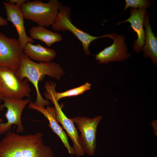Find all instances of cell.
Instances as JSON below:
<instances>
[{
    "mask_svg": "<svg viewBox=\"0 0 157 157\" xmlns=\"http://www.w3.org/2000/svg\"><path fill=\"white\" fill-rule=\"evenodd\" d=\"M19 79L26 78L34 86L36 93V98L33 102L35 106L43 107L50 104L49 101L44 99L41 96L38 87V83L47 75L59 80L65 74L60 65L55 62L35 63L28 58L24 53L22 55L19 66L15 71Z\"/></svg>",
    "mask_w": 157,
    "mask_h": 157,
    "instance_id": "cell-2",
    "label": "cell"
},
{
    "mask_svg": "<svg viewBox=\"0 0 157 157\" xmlns=\"http://www.w3.org/2000/svg\"><path fill=\"white\" fill-rule=\"evenodd\" d=\"M55 91L53 88L48 89L44 93L45 97L50 100L53 104L56 111L57 121L62 125L72 140L73 144V148L75 154L77 157L82 156L84 155L85 153L78 141L79 135L78 132L73 122L64 113L62 107L56 100L54 96Z\"/></svg>",
    "mask_w": 157,
    "mask_h": 157,
    "instance_id": "cell-9",
    "label": "cell"
},
{
    "mask_svg": "<svg viewBox=\"0 0 157 157\" xmlns=\"http://www.w3.org/2000/svg\"><path fill=\"white\" fill-rule=\"evenodd\" d=\"M91 86V83L87 82L81 86L63 92H58L56 91L54 93L55 97L56 100L58 101L62 98L77 96L90 90Z\"/></svg>",
    "mask_w": 157,
    "mask_h": 157,
    "instance_id": "cell-17",
    "label": "cell"
},
{
    "mask_svg": "<svg viewBox=\"0 0 157 157\" xmlns=\"http://www.w3.org/2000/svg\"><path fill=\"white\" fill-rule=\"evenodd\" d=\"M42 136L41 132L21 135L8 132L0 141V157H54Z\"/></svg>",
    "mask_w": 157,
    "mask_h": 157,
    "instance_id": "cell-1",
    "label": "cell"
},
{
    "mask_svg": "<svg viewBox=\"0 0 157 157\" xmlns=\"http://www.w3.org/2000/svg\"><path fill=\"white\" fill-rule=\"evenodd\" d=\"M26 1V0H9L7 2L11 4L17 5L21 6Z\"/></svg>",
    "mask_w": 157,
    "mask_h": 157,
    "instance_id": "cell-19",
    "label": "cell"
},
{
    "mask_svg": "<svg viewBox=\"0 0 157 157\" xmlns=\"http://www.w3.org/2000/svg\"><path fill=\"white\" fill-rule=\"evenodd\" d=\"M7 15L6 19L11 22L15 27L18 35V40L23 49L29 42H34L33 40L26 35L24 25V17L21 9V6L11 4L5 1L2 2Z\"/></svg>",
    "mask_w": 157,
    "mask_h": 157,
    "instance_id": "cell-11",
    "label": "cell"
},
{
    "mask_svg": "<svg viewBox=\"0 0 157 157\" xmlns=\"http://www.w3.org/2000/svg\"><path fill=\"white\" fill-rule=\"evenodd\" d=\"M69 157H73L72 156H69Z\"/></svg>",
    "mask_w": 157,
    "mask_h": 157,
    "instance_id": "cell-22",
    "label": "cell"
},
{
    "mask_svg": "<svg viewBox=\"0 0 157 157\" xmlns=\"http://www.w3.org/2000/svg\"><path fill=\"white\" fill-rule=\"evenodd\" d=\"M146 9H135L131 8L129 14L130 16L127 19L117 24L119 25L123 22H129L131 27L137 35V40L134 41L133 49L136 53L142 50L145 38V32L143 26L144 17L146 12Z\"/></svg>",
    "mask_w": 157,
    "mask_h": 157,
    "instance_id": "cell-13",
    "label": "cell"
},
{
    "mask_svg": "<svg viewBox=\"0 0 157 157\" xmlns=\"http://www.w3.org/2000/svg\"><path fill=\"white\" fill-rule=\"evenodd\" d=\"M29 32L30 38L43 42L48 47L55 42L62 41L63 40L60 33L53 32L42 26H33L29 30Z\"/></svg>",
    "mask_w": 157,
    "mask_h": 157,
    "instance_id": "cell-16",
    "label": "cell"
},
{
    "mask_svg": "<svg viewBox=\"0 0 157 157\" xmlns=\"http://www.w3.org/2000/svg\"><path fill=\"white\" fill-rule=\"evenodd\" d=\"M149 19V15L146 14L143 24L145 28V38L142 50L145 58H150L153 63L157 65V38L152 31Z\"/></svg>",
    "mask_w": 157,
    "mask_h": 157,
    "instance_id": "cell-15",
    "label": "cell"
},
{
    "mask_svg": "<svg viewBox=\"0 0 157 157\" xmlns=\"http://www.w3.org/2000/svg\"><path fill=\"white\" fill-rule=\"evenodd\" d=\"M1 100L4 103L0 106V109L4 107L7 109L5 116L7 122L6 123H0V134L8 131L13 124L17 126L16 132L22 133L24 130L21 117L22 111L26 106L31 102L29 98L25 99H19L1 97Z\"/></svg>",
    "mask_w": 157,
    "mask_h": 157,
    "instance_id": "cell-7",
    "label": "cell"
},
{
    "mask_svg": "<svg viewBox=\"0 0 157 157\" xmlns=\"http://www.w3.org/2000/svg\"><path fill=\"white\" fill-rule=\"evenodd\" d=\"M125 6L123 10L129 7L137 9H146L150 6L151 3L146 0H126Z\"/></svg>",
    "mask_w": 157,
    "mask_h": 157,
    "instance_id": "cell-18",
    "label": "cell"
},
{
    "mask_svg": "<svg viewBox=\"0 0 157 157\" xmlns=\"http://www.w3.org/2000/svg\"><path fill=\"white\" fill-rule=\"evenodd\" d=\"M8 24V21L0 16V26H6Z\"/></svg>",
    "mask_w": 157,
    "mask_h": 157,
    "instance_id": "cell-20",
    "label": "cell"
},
{
    "mask_svg": "<svg viewBox=\"0 0 157 157\" xmlns=\"http://www.w3.org/2000/svg\"><path fill=\"white\" fill-rule=\"evenodd\" d=\"M28 107L30 108L37 110L43 114L49 121V126L52 131L59 137L64 146L67 149L69 153L72 155L75 154L74 149L70 145L68 138L65 133L59 124L56 119V114L54 107L47 106L46 108L38 107L31 101Z\"/></svg>",
    "mask_w": 157,
    "mask_h": 157,
    "instance_id": "cell-12",
    "label": "cell"
},
{
    "mask_svg": "<svg viewBox=\"0 0 157 157\" xmlns=\"http://www.w3.org/2000/svg\"><path fill=\"white\" fill-rule=\"evenodd\" d=\"M70 119L81 133L78 136V141L84 152L90 156H93L97 147V128L102 116H97L90 119L80 116Z\"/></svg>",
    "mask_w": 157,
    "mask_h": 157,
    "instance_id": "cell-5",
    "label": "cell"
},
{
    "mask_svg": "<svg viewBox=\"0 0 157 157\" xmlns=\"http://www.w3.org/2000/svg\"><path fill=\"white\" fill-rule=\"evenodd\" d=\"M1 94H0V100H1ZM3 119H1V118H0V123L2 122H3Z\"/></svg>",
    "mask_w": 157,
    "mask_h": 157,
    "instance_id": "cell-21",
    "label": "cell"
},
{
    "mask_svg": "<svg viewBox=\"0 0 157 157\" xmlns=\"http://www.w3.org/2000/svg\"><path fill=\"white\" fill-rule=\"evenodd\" d=\"M23 49L18 40L10 38L0 32V66L16 71L19 68Z\"/></svg>",
    "mask_w": 157,
    "mask_h": 157,
    "instance_id": "cell-8",
    "label": "cell"
},
{
    "mask_svg": "<svg viewBox=\"0 0 157 157\" xmlns=\"http://www.w3.org/2000/svg\"><path fill=\"white\" fill-rule=\"evenodd\" d=\"M62 4L57 0L47 3L41 0L28 1L21 7L24 19L32 21L38 26H52Z\"/></svg>",
    "mask_w": 157,
    "mask_h": 157,
    "instance_id": "cell-3",
    "label": "cell"
},
{
    "mask_svg": "<svg viewBox=\"0 0 157 157\" xmlns=\"http://www.w3.org/2000/svg\"><path fill=\"white\" fill-rule=\"evenodd\" d=\"M28 80H22L15 71L6 67L0 66V94L1 97L22 99L30 97L31 89Z\"/></svg>",
    "mask_w": 157,
    "mask_h": 157,
    "instance_id": "cell-4",
    "label": "cell"
},
{
    "mask_svg": "<svg viewBox=\"0 0 157 157\" xmlns=\"http://www.w3.org/2000/svg\"><path fill=\"white\" fill-rule=\"evenodd\" d=\"M109 38L113 39V44L95 56V60L98 61V63L106 64L110 62L120 61L127 60L131 56L127 52L124 35H121L110 33Z\"/></svg>",
    "mask_w": 157,
    "mask_h": 157,
    "instance_id": "cell-10",
    "label": "cell"
},
{
    "mask_svg": "<svg viewBox=\"0 0 157 157\" xmlns=\"http://www.w3.org/2000/svg\"><path fill=\"white\" fill-rule=\"evenodd\" d=\"M71 10L68 6L62 5L55 21L52 25L53 30L55 31L71 32L79 40L82 44L84 53L90 54L89 48L90 43L94 40L103 36L96 37L82 31L72 23L70 18Z\"/></svg>",
    "mask_w": 157,
    "mask_h": 157,
    "instance_id": "cell-6",
    "label": "cell"
},
{
    "mask_svg": "<svg viewBox=\"0 0 157 157\" xmlns=\"http://www.w3.org/2000/svg\"><path fill=\"white\" fill-rule=\"evenodd\" d=\"M23 52L30 59L40 62H51L57 55L56 51L53 49L44 47L39 43L34 45L30 42L26 44Z\"/></svg>",
    "mask_w": 157,
    "mask_h": 157,
    "instance_id": "cell-14",
    "label": "cell"
}]
</instances>
